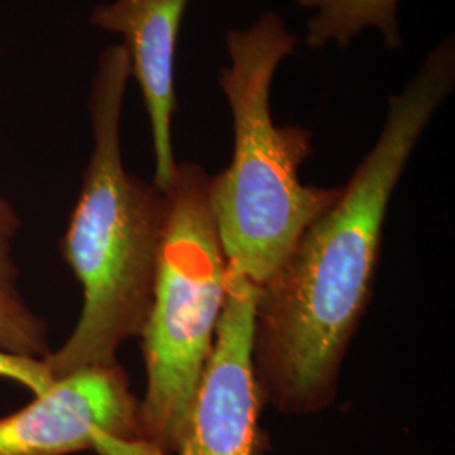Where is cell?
Returning a JSON list of instances; mask_svg holds the SVG:
<instances>
[{
	"mask_svg": "<svg viewBox=\"0 0 455 455\" xmlns=\"http://www.w3.org/2000/svg\"><path fill=\"white\" fill-rule=\"evenodd\" d=\"M129 80L125 46L105 49L88 101L93 152L61 243L82 285V314L65 344L43 361L52 379L118 364V347L140 338L152 306L167 191L124 165L120 124Z\"/></svg>",
	"mask_w": 455,
	"mask_h": 455,
	"instance_id": "cell-2",
	"label": "cell"
},
{
	"mask_svg": "<svg viewBox=\"0 0 455 455\" xmlns=\"http://www.w3.org/2000/svg\"><path fill=\"white\" fill-rule=\"evenodd\" d=\"M139 403L118 364L56 378L0 419V455H161L142 437Z\"/></svg>",
	"mask_w": 455,
	"mask_h": 455,
	"instance_id": "cell-5",
	"label": "cell"
},
{
	"mask_svg": "<svg viewBox=\"0 0 455 455\" xmlns=\"http://www.w3.org/2000/svg\"><path fill=\"white\" fill-rule=\"evenodd\" d=\"M210 186L212 176L201 165L178 164L167 189L152 306L140 334L147 387L139 422L144 440L161 455L180 451L227 299V260Z\"/></svg>",
	"mask_w": 455,
	"mask_h": 455,
	"instance_id": "cell-4",
	"label": "cell"
},
{
	"mask_svg": "<svg viewBox=\"0 0 455 455\" xmlns=\"http://www.w3.org/2000/svg\"><path fill=\"white\" fill-rule=\"evenodd\" d=\"M260 289L227 268V299L212 356L203 371L180 440V455H260L265 405L253 364Z\"/></svg>",
	"mask_w": 455,
	"mask_h": 455,
	"instance_id": "cell-6",
	"label": "cell"
},
{
	"mask_svg": "<svg viewBox=\"0 0 455 455\" xmlns=\"http://www.w3.org/2000/svg\"><path fill=\"white\" fill-rule=\"evenodd\" d=\"M19 227H20V220L17 216L14 206L0 195V235L14 238Z\"/></svg>",
	"mask_w": 455,
	"mask_h": 455,
	"instance_id": "cell-11",
	"label": "cell"
},
{
	"mask_svg": "<svg viewBox=\"0 0 455 455\" xmlns=\"http://www.w3.org/2000/svg\"><path fill=\"white\" fill-rule=\"evenodd\" d=\"M191 0H115L100 4L92 24L124 36L131 58V76L140 84L150 120L156 156L154 184L167 191L172 186L178 163L172 152L171 124L178 112L176 52L180 22Z\"/></svg>",
	"mask_w": 455,
	"mask_h": 455,
	"instance_id": "cell-7",
	"label": "cell"
},
{
	"mask_svg": "<svg viewBox=\"0 0 455 455\" xmlns=\"http://www.w3.org/2000/svg\"><path fill=\"white\" fill-rule=\"evenodd\" d=\"M11 240L0 235V353L44 361L51 355L48 327L20 293Z\"/></svg>",
	"mask_w": 455,
	"mask_h": 455,
	"instance_id": "cell-9",
	"label": "cell"
},
{
	"mask_svg": "<svg viewBox=\"0 0 455 455\" xmlns=\"http://www.w3.org/2000/svg\"><path fill=\"white\" fill-rule=\"evenodd\" d=\"M454 83L451 37L391 95L373 148L261 287L253 364L265 403L306 415L334 402L342 359L371 299L391 196Z\"/></svg>",
	"mask_w": 455,
	"mask_h": 455,
	"instance_id": "cell-1",
	"label": "cell"
},
{
	"mask_svg": "<svg viewBox=\"0 0 455 455\" xmlns=\"http://www.w3.org/2000/svg\"><path fill=\"white\" fill-rule=\"evenodd\" d=\"M0 378L22 385L34 396L44 393L54 383L43 361L16 358L5 353H0Z\"/></svg>",
	"mask_w": 455,
	"mask_h": 455,
	"instance_id": "cell-10",
	"label": "cell"
},
{
	"mask_svg": "<svg viewBox=\"0 0 455 455\" xmlns=\"http://www.w3.org/2000/svg\"><path fill=\"white\" fill-rule=\"evenodd\" d=\"M276 12L246 29H229L231 63L218 71L233 115L235 148L229 167L212 178L210 197L228 270L265 287L302 233L341 195V188L300 182L312 154V132L278 127L270 112L276 68L297 46Z\"/></svg>",
	"mask_w": 455,
	"mask_h": 455,
	"instance_id": "cell-3",
	"label": "cell"
},
{
	"mask_svg": "<svg viewBox=\"0 0 455 455\" xmlns=\"http://www.w3.org/2000/svg\"><path fill=\"white\" fill-rule=\"evenodd\" d=\"M299 7L315 11L307 22L306 44L323 49L329 43L346 48L361 31L374 28L388 49L402 48L398 24L400 0H292Z\"/></svg>",
	"mask_w": 455,
	"mask_h": 455,
	"instance_id": "cell-8",
	"label": "cell"
}]
</instances>
